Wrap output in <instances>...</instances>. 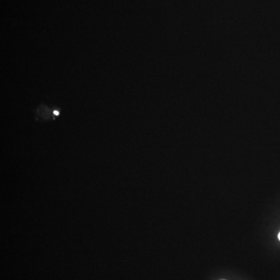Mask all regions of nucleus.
<instances>
[{
  "label": "nucleus",
  "mask_w": 280,
  "mask_h": 280,
  "mask_svg": "<svg viewBox=\"0 0 280 280\" xmlns=\"http://www.w3.org/2000/svg\"><path fill=\"white\" fill-rule=\"evenodd\" d=\"M278 237H279V240H280V233H279V236H278Z\"/></svg>",
  "instance_id": "obj_1"
}]
</instances>
